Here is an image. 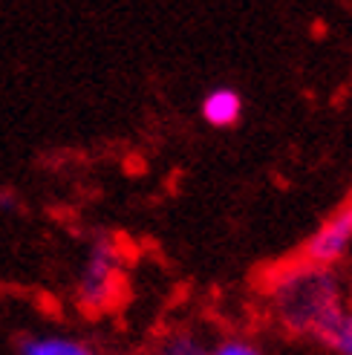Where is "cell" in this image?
I'll list each match as a JSON object with an SVG mask.
<instances>
[{
	"label": "cell",
	"mask_w": 352,
	"mask_h": 355,
	"mask_svg": "<svg viewBox=\"0 0 352 355\" xmlns=\"http://www.w3.org/2000/svg\"><path fill=\"white\" fill-rule=\"evenodd\" d=\"M263 304L272 321L294 338L318 341L346 312V286L338 269L303 257L283 260L263 275Z\"/></svg>",
	"instance_id": "obj_1"
},
{
	"label": "cell",
	"mask_w": 352,
	"mask_h": 355,
	"mask_svg": "<svg viewBox=\"0 0 352 355\" xmlns=\"http://www.w3.org/2000/svg\"><path fill=\"white\" fill-rule=\"evenodd\" d=\"M118 292H121V252L113 237L101 234L87 248V257L76 283V300L81 312L98 315L116 304Z\"/></svg>",
	"instance_id": "obj_2"
},
{
	"label": "cell",
	"mask_w": 352,
	"mask_h": 355,
	"mask_svg": "<svg viewBox=\"0 0 352 355\" xmlns=\"http://www.w3.org/2000/svg\"><path fill=\"white\" fill-rule=\"evenodd\" d=\"M349 248H352V200L338 205L318 228H315L301 248V257L315 263V266L335 269V266L349 254Z\"/></svg>",
	"instance_id": "obj_3"
},
{
	"label": "cell",
	"mask_w": 352,
	"mask_h": 355,
	"mask_svg": "<svg viewBox=\"0 0 352 355\" xmlns=\"http://www.w3.org/2000/svg\"><path fill=\"white\" fill-rule=\"evenodd\" d=\"M200 116L217 130H228L243 119V96L231 87H214L200 101Z\"/></svg>",
	"instance_id": "obj_4"
},
{
	"label": "cell",
	"mask_w": 352,
	"mask_h": 355,
	"mask_svg": "<svg viewBox=\"0 0 352 355\" xmlns=\"http://www.w3.org/2000/svg\"><path fill=\"white\" fill-rule=\"evenodd\" d=\"M17 355H101L93 344L69 335H24L17 341Z\"/></svg>",
	"instance_id": "obj_5"
},
{
	"label": "cell",
	"mask_w": 352,
	"mask_h": 355,
	"mask_svg": "<svg viewBox=\"0 0 352 355\" xmlns=\"http://www.w3.org/2000/svg\"><path fill=\"white\" fill-rule=\"evenodd\" d=\"M211 347L191 329H168L162 332L148 355H208Z\"/></svg>",
	"instance_id": "obj_6"
},
{
	"label": "cell",
	"mask_w": 352,
	"mask_h": 355,
	"mask_svg": "<svg viewBox=\"0 0 352 355\" xmlns=\"http://www.w3.org/2000/svg\"><path fill=\"white\" fill-rule=\"evenodd\" d=\"M321 344H324L332 355H352V312H349V309L326 329V335L321 338Z\"/></svg>",
	"instance_id": "obj_7"
},
{
	"label": "cell",
	"mask_w": 352,
	"mask_h": 355,
	"mask_svg": "<svg viewBox=\"0 0 352 355\" xmlns=\"http://www.w3.org/2000/svg\"><path fill=\"white\" fill-rule=\"evenodd\" d=\"M208 355H266V352L249 335H225L217 344H211Z\"/></svg>",
	"instance_id": "obj_8"
},
{
	"label": "cell",
	"mask_w": 352,
	"mask_h": 355,
	"mask_svg": "<svg viewBox=\"0 0 352 355\" xmlns=\"http://www.w3.org/2000/svg\"><path fill=\"white\" fill-rule=\"evenodd\" d=\"M17 193L6 191V188H0V211H17Z\"/></svg>",
	"instance_id": "obj_9"
},
{
	"label": "cell",
	"mask_w": 352,
	"mask_h": 355,
	"mask_svg": "<svg viewBox=\"0 0 352 355\" xmlns=\"http://www.w3.org/2000/svg\"><path fill=\"white\" fill-rule=\"evenodd\" d=\"M346 309L352 312V280H349V286H346Z\"/></svg>",
	"instance_id": "obj_10"
}]
</instances>
